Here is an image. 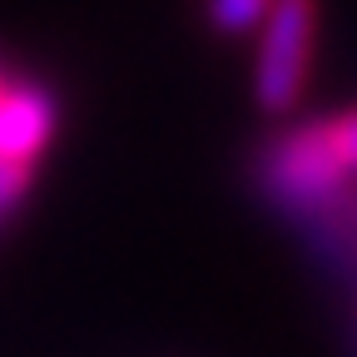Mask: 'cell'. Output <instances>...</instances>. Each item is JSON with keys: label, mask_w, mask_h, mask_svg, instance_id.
Returning a JSON list of instances; mask_svg holds the SVG:
<instances>
[{"label": "cell", "mask_w": 357, "mask_h": 357, "mask_svg": "<svg viewBox=\"0 0 357 357\" xmlns=\"http://www.w3.org/2000/svg\"><path fill=\"white\" fill-rule=\"evenodd\" d=\"M347 184H352V174L333 159L323 124H298V129L278 134L263 154V189L293 213L323 218V213L342 208Z\"/></svg>", "instance_id": "1"}, {"label": "cell", "mask_w": 357, "mask_h": 357, "mask_svg": "<svg viewBox=\"0 0 357 357\" xmlns=\"http://www.w3.org/2000/svg\"><path fill=\"white\" fill-rule=\"evenodd\" d=\"M312 30H318V0H273L268 6L253 65V95L268 114L298 105L312 60Z\"/></svg>", "instance_id": "2"}, {"label": "cell", "mask_w": 357, "mask_h": 357, "mask_svg": "<svg viewBox=\"0 0 357 357\" xmlns=\"http://www.w3.org/2000/svg\"><path fill=\"white\" fill-rule=\"evenodd\" d=\"M55 134V100L40 84H0V159L35 164Z\"/></svg>", "instance_id": "3"}, {"label": "cell", "mask_w": 357, "mask_h": 357, "mask_svg": "<svg viewBox=\"0 0 357 357\" xmlns=\"http://www.w3.org/2000/svg\"><path fill=\"white\" fill-rule=\"evenodd\" d=\"M268 6H273V0H208V20H213L218 30L238 35V30H253V25H263Z\"/></svg>", "instance_id": "4"}, {"label": "cell", "mask_w": 357, "mask_h": 357, "mask_svg": "<svg viewBox=\"0 0 357 357\" xmlns=\"http://www.w3.org/2000/svg\"><path fill=\"white\" fill-rule=\"evenodd\" d=\"M323 134H328L333 159H337L347 174H357V109H347V114L328 119V124H323Z\"/></svg>", "instance_id": "5"}, {"label": "cell", "mask_w": 357, "mask_h": 357, "mask_svg": "<svg viewBox=\"0 0 357 357\" xmlns=\"http://www.w3.org/2000/svg\"><path fill=\"white\" fill-rule=\"evenodd\" d=\"M30 189V169L25 164H10V159H0V213H10L20 204V194Z\"/></svg>", "instance_id": "6"}]
</instances>
